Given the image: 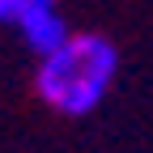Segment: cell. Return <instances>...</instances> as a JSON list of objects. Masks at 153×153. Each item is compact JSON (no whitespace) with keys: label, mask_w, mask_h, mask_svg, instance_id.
<instances>
[{"label":"cell","mask_w":153,"mask_h":153,"mask_svg":"<svg viewBox=\"0 0 153 153\" xmlns=\"http://www.w3.org/2000/svg\"><path fill=\"white\" fill-rule=\"evenodd\" d=\"M119 72V51L106 34H68L51 55L38 60V98L60 115H89L106 98Z\"/></svg>","instance_id":"6da1fadb"},{"label":"cell","mask_w":153,"mask_h":153,"mask_svg":"<svg viewBox=\"0 0 153 153\" xmlns=\"http://www.w3.org/2000/svg\"><path fill=\"white\" fill-rule=\"evenodd\" d=\"M17 30H22L26 47H30V51H38V55H51L60 43H68V26H64V17H60V9H55V4L34 9V13H30Z\"/></svg>","instance_id":"7a4b0ae2"},{"label":"cell","mask_w":153,"mask_h":153,"mask_svg":"<svg viewBox=\"0 0 153 153\" xmlns=\"http://www.w3.org/2000/svg\"><path fill=\"white\" fill-rule=\"evenodd\" d=\"M47 4H55V0H0V22L22 26L34 9H47Z\"/></svg>","instance_id":"3957f363"}]
</instances>
